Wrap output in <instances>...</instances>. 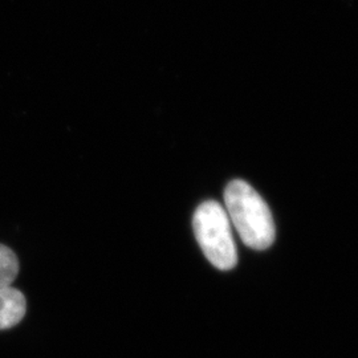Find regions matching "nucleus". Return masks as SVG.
<instances>
[{"label": "nucleus", "mask_w": 358, "mask_h": 358, "mask_svg": "<svg viewBox=\"0 0 358 358\" xmlns=\"http://www.w3.org/2000/svg\"><path fill=\"white\" fill-rule=\"evenodd\" d=\"M227 215L245 245L262 251L275 241V224L268 206L247 182L235 179L224 192Z\"/></svg>", "instance_id": "f257e3e1"}, {"label": "nucleus", "mask_w": 358, "mask_h": 358, "mask_svg": "<svg viewBox=\"0 0 358 358\" xmlns=\"http://www.w3.org/2000/svg\"><path fill=\"white\" fill-rule=\"evenodd\" d=\"M26 310V297L19 289L0 288V331L17 325L23 320Z\"/></svg>", "instance_id": "7ed1b4c3"}, {"label": "nucleus", "mask_w": 358, "mask_h": 358, "mask_svg": "<svg viewBox=\"0 0 358 358\" xmlns=\"http://www.w3.org/2000/svg\"><path fill=\"white\" fill-rule=\"evenodd\" d=\"M195 238L208 262L222 271L234 268L238 262L226 210L215 201L203 202L192 217Z\"/></svg>", "instance_id": "f03ea898"}, {"label": "nucleus", "mask_w": 358, "mask_h": 358, "mask_svg": "<svg viewBox=\"0 0 358 358\" xmlns=\"http://www.w3.org/2000/svg\"><path fill=\"white\" fill-rule=\"evenodd\" d=\"M19 273V260L11 248L0 244V288L10 287Z\"/></svg>", "instance_id": "20e7f679"}]
</instances>
